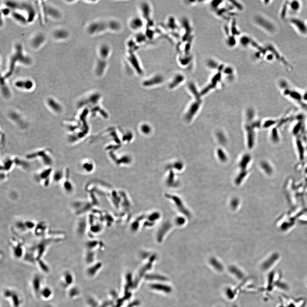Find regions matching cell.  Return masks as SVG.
<instances>
[{
	"mask_svg": "<svg viewBox=\"0 0 307 307\" xmlns=\"http://www.w3.org/2000/svg\"><path fill=\"white\" fill-rule=\"evenodd\" d=\"M5 80H6V79H4L3 77H1V91L3 95L5 97L7 98V97H10V91L9 87L6 84Z\"/></svg>",
	"mask_w": 307,
	"mask_h": 307,
	"instance_id": "17",
	"label": "cell"
},
{
	"mask_svg": "<svg viewBox=\"0 0 307 307\" xmlns=\"http://www.w3.org/2000/svg\"><path fill=\"white\" fill-rule=\"evenodd\" d=\"M291 7L293 10L294 11H297L299 8V4L298 2L293 1L291 4Z\"/></svg>",
	"mask_w": 307,
	"mask_h": 307,
	"instance_id": "24",
	"label": "cell"
},
{
	"mask_svg": "<svg viewBox=\"0 0 307 307\" xmlns=\"http://www.w3.org/2000/svg\"><path fill=\"white\" fill-rule=\"evenodd\" d=\"M292 22L296 27H297L298 29L299 30L301 33H307V28L305 26V25L301 21H299L298 20H294L293 19L292 20Z\"/></svg>",
	"mask_w": 307,
	"mask_h": 307,
	"instance_id": "18",
	"label": "cell"
},
{
	"mask_svg": "<svg viewBox=\"0 0 307 307\" xmlns=\"http://www.w3.org/2000/svg\"><path fill=\"white\" fill-rule=\"evenodd\" d=\"M301 141H298L297 142V145L298 147V153L300 159H303L304 158V149L301 145Z\"/></svg>",
	"mask_w": 307,
	"mask_h": 307,
	"instance_id": "22",
	"label": "cell"
},
{
	"mask_svg": "<svg viewBox=\"0 0 307 307\" xmlns=\"http://www.w3.org/2000/svg\"><path fill=\"white\" fill-rule=\"evenodd\" d=\"M38 229L36 230V232L38 235V236H41V235L43 236L44 233H45L46 231L47 230V226L44 224H41V225H38Z\"/></svg>",
	"mask_w": 307,
	"mask_h": 307,
	"instance_id": "21",
	"label": "cell"
},
{
	"mask_svg": "<svg viewBox=\"0 0 307 307\" xmlns=\"http://www.w3.org/2000/svg\"><path fill=\"white\" fill-rule=\"evenodd\" d=\"M68 297L71 299H74L78 297L80 294L79 287L73 285L67 289Z\"/></svg>",
	"mask_w": 307,
	"mask_h": 307,
	"instance_id": "16",
	"label": "cell"
},
{
	"mask_svg": "<svg viewBox=\"0 0 307 307\" xmlns=\"http://www.w3.org/2000/svg\"><path fill=\"white\" fill-rule=\"evenodd\" d=\"M3 297L8 301L12 307H21L23 303V298L19 292L13 288H6L3 290Z\"/></svg>",
	"mask_w": 307,
	"mask_h": 307,
	"instance_id": "2",
	"label": "cell"
},
{
	"mask_svg": "<svg viewBox=\"0 0 307 307\" xmlns=\"http://www.w3.org/2000/svg\"><path fill=\"white\" fill-rule=\"evenodd\" d=\"M11 14L12 17L18 22L24 24L28 23L27 18H26L22 14L16 12V11L12 12Z\"/></svg>",
	"mask_w": 307,
	"mask_h": 307,
	"instance_id": "15",
	"label": "cell"
},
{
	"mask_svg": "<svg viewBox=\"0 0 307 307\" xmlns=\"http://www.w3.org/2000/svg\"><path fill=\"white\" fill-rule=\"evenodd\" d=\"M45 40V37L44 34H38L35 36L31 40V45L34 48H38L44 43Z\"/></svg>",
	"mask_w": 307,
	"mask_h": 307,
	"instance_id": "13",
	"label": "cell"
},
{
	"mask_svg": "<svg viewBox=\"0 0 307 307\" xmlns=\"http://www.w3.org/2000/svg\"><path fill=\"white\" fill-rule=\"evenodd\" d=\"M1 11L3 12V13L4 15H8L10 13V9L8 8H5L3 9V10H2Z\"/></svg>",
	"mask_w": 307,
	"mask_h": 307,
	"instance_id": "25",
	"label": "cell"
},
{
	"mask_svg": "<svg viewBox=\"0 0 307 307\" xmlns=\"http://www.w3.org/2000/svg\"><path fill=\"white\" fill-rule=\"evenodd\" d=\"M41 2L42 12L45 17V19H46L48 16H50L55 19H58L61 17V13L58 10L53 6L47 5L43 1Z\"/></svg>",
	"mask_w": 307,
	"mask_h": 307,
	"instance_id": "6",
	"label": "cell"
},
{
	"mask_svg": "<svg viewBox=\"0 0 307 307\" xmlns=\"http://www.w3.org/2000/svg\"><path fill=\"white\" fill-rule=\"evenodd\" d=\"M52 174V169L50 167H48L47 169L41 170L37 174L36 176V180L43 186L47 187L49 185L51 178L53 177Z\"/></svg>",
	"mask_w": 307,
	"mask_h": 307,
	"instance_id": "3",
	"label": "cell"
},
{
	"mask_svg": "<svg viewBox=\"0 0 307 307\" xmlns=\"http://www.w3.org/2000/svg\"><path fill=\"white\" fill-rule=\"evenodd\" d=\"M68 32L63 29H58L53 33L54 38L57 40H65L68 38Z\"/></svg>",
	"mask_w": 307,
	"mask_h": 307,
	"instance_id": "14",
	"label": "cell"
},
{
	"mask_svg": "<svg viewBox=\"0 0 307 307\" xmlns=\"http://www.w3.org/2000/svg\"><path fill=\"white\" fill-rule=\"evenodd\" d=\"M17 62H20L25 65H30L32 62L30 58L24 54L22 46L19 44L15 45V52L10 57L9 69L3 77L4 79H7L13 75Z\"/></svg>",
	"mask_w": 307,
	"mask_h": 307,
	"instance_id": "1",
	"label": "cell"
},
{
	"mask_svg": "<svg viewBox=\"0 0 307 307\" xmlns=\"http://www.w3.org/2000/svg\"><path fill=\"white\" fill-rule=\"evenodd\" d=\"M16 88L25 91H30L34 87V83L30 80H19L15 83Z\"/></svg>",
	"mask_w": 307,
	"mask_h": 307,
	"instance_id": "9",
	"label": "cell"
},
{
	"mask_svg": "<svg viewBox=\"0 0 307 307\" xmlns=\"http://www.w3.org/2000/svg\"><path fill=\"white\" fill-rule=\"evenodd\" d=\"M20 3V10L25 11L27 13L28 22H32L34 20L36 14L35 8L28 2H23Z\"/></svg>",
	"mask_w": 307,
	"mask_h": 307,
	"instance_id": "7",
	"label": "cell"
},
{
	"mask_svg": "<svg viewBox=\"0 0 307 307\" xmlns=\"http://www.w3.org/2000/svg\"><path fill=\"white\" fill-rule=\"evenodd\" d=\"M60 281L62 287L67 290L73 285L75 277L70 271H65L61 275Z\"/></svg>",
	"mask_w": 307,
	"mask_h": 307,
	"instance_id": "5",
	"label": "cell"
},
{
	"mask_svg": "<svg viewBox=\"0 0 307 307\" xmlns=\"http://www.w3.org/2000/svg\"><path fill=\"white\" fill-rule=\"evenodd\" d=\"M271 140L272 142L275 143L279 142V140H280V137H279V134H278L277 128H274L271 130Z\"/></svg>",
	"mask_w": 307,
	"mask_h": 307,
	"instance_id": "19",
	"label": "cell"
},
{
	"mask_svg": "<svg viewBox=\"0 0 307 307\" xmlns=\"http://www.w3.org/2000/svg\"><path fill=\"white\" fill-rule=\"evenodd\" d=\"M47 105L49 108L55 113L58 114L61 112L62 106L55 99L52 98H49L46 101Z\"/></svg>",
	"mask_w": 307,
	"mask_h": 307,
	"instance_id": "12",
	"label": "cell"
},
{
	"mask_svg": "<svg viewBox=\"0 0 307 307\" xmlns=\"http://www.w3.org/2000/svg\"><path fill=\"white\" fill-rule=\"evenodd\" d=\"M69 170H67L65 178L62 181V187L65 193L71 194L74 191V187L69 178Z\"/></svg>",
	"mask_w": 307,
	"mask_h": 307,
	"instance_id": "10",
	"label": "cell"
},
{
	"mask_svg": "<svg viewBox=\"0 0 307 307\" xmlns=\"http://www.w3.org/2000/svg\"><path fill=\"white\" fill-rule=\"evenodd\" d=\"M43 278L41 276L37 274L34 275L31 281V287L35 295L38 298L39 293L44 285H43Z\"/></svg>",
	"mask_w": 307,
	"mask_h": 307,
	"instance_id": "8",
	"label": "cell"
},
{
	"mask_svg": "<svg viewBox=\"0 0 307 307\" xmlns=\"http://www.w3.org/2000/svg\"><path fill=\"white\" fill-rule=\"evenodd\" d=\"M277 123L276 120H273V119H270L265 121L264 124V127L271 128L273 126H274Z\"/></svg>",
	"mask_w": 307,
	"mask_h": 307,
	"instance_id": "23",
	"label": "cell"
},
{
	"mask_svg": "<svg viewBox=\"0 0 307 307\" xmlns=\"http://www.w3.org/2000/svg\"><path fill=\"white\" fill-rule=\"evenodd\" d=\"M49 154V152L47 150H42L29 154L27 157H28V158H38V157L39 158H41V160L45 164L49 167L52 165V159Z\"/></svg>",
	"mask_w": 307,
	"mask_h": 307,
	"instance_id": "4",
	"label": "cell"
},
{
	"mask_svg": "<svg viewBox=\"0 0 307 307\" xmlns=\"http://www.w3.org/2000/svg\"><path fill=\"white\" fill-rule=\"evenodd\" d=\"M53 291L51 287L47 286H44L39 293L38 298L44 301H49L53 297Z\"/></svg>",
	"mask_w": 307,
	"mask_h": 307,
	"instance_id": "11",
	"label": "cell"
},
{
	"mask_svg": "<svg viewBox=\"0 0 307 307\" xmlns=\"http://www.w3.org/2000/svg\"><path fill=\"white\" fill-rule=\"evenodd\" d=\"M15 226L17 229L21 231V232H24L28 231L25 221L22 220L18 221L15 224Z\"/></svg>",
	"mask_w": 307,
	"mask_h": 307,
	"instance_id": "20",
	"label": "cell"
},
{
	"mask_svg": "<svg viewBox=\"0 0 307 307\" xmlns=\"http://www.w3.org/2000/svg\"><path fill=\"white\" fill-rule=\"evenodd\" d=\"M302 99L305 100V101H307V92L302 96Z\"/></svg>",
	"mask_w": 307,
	"mask_h": 307,
	"instance_id": "26",
	"label": "cell"
}]
</instances>
